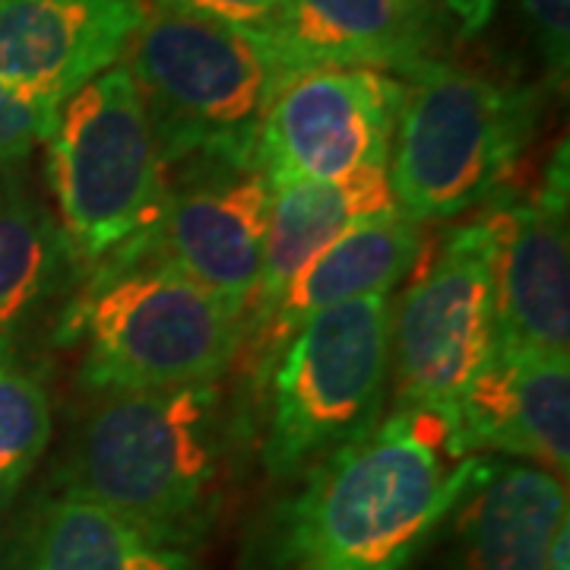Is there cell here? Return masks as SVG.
Instances as JSON below:
<instances>
[{
	"instance_id": "cell-1",
	"label": "cell",
	"mask_w": 570,
	"mask_h": 570,
	"mask_svg": "<svg viewBox=\"0 0 570 570\" xmlns=\"http://www.w3.org/2000/svg\"><path fill=\"white\" fill-rule=\"evenodd\" d=\"M485 466L456 415L393 409L307 469L269 527L266 568L409 570Z\"/></svg>"
},
{
	"instance_id": "cell-2",
	"label": "cell",
	"mask_w": 570,
	"mask_h": 570,
	"mask_svg": "<svg viewBox=\"0 0 570 570\" xmlns=\"http://www.w3.org/2000/svg\"><path fill=\"white\" fill-rule=\"evenodd\" d=\"M216 384L108 393L73 434L58 491L118 513L168 549L204 539L223 485Z\"/></svg>"
},
{
	"instance_id": "cell-3",
	"label": "cell",
	"mask_w": 570,
	"mask_h": 570,
	"mask_svg": "<svg viewBox=\"0 0 570 570\" xmlns=\"http://www.w3.org/2000/svg\"><path fill=\"white\" fill-rule=\"evenodd\" d=\"M124 67L165 171L254 168L261 124L285 80L266 39L146 7Z\"/></svg>"
},
{
	"instance_id": "cell-4",
	"label": "cell",
	"mask_w": 570,
	"mask_h": 570,
	"mask_svg": "<svg viewBox=\"0 0 570 570\" xmlns=\"http://www.w3.org/2000/svg\"><path fill=\"white\" fill-rule=\"evenodd\" d=\"M58 340L82 343L92 393L197 387L235 365L245 317L168 266L108 257L67 305Z\"/></svg>"
},
{
	"instance_id": "cell-5",
	"label": "cell",
	"mask_w": 570,
	"mask_h": 570,
	"mask_svg": "<svg viewBox=\"0 0 570 570\" xmlns=\"http://www.w3.org/2000/svg\"><path fill=\"white\" fill-rule=\"evenodd\" d=\"M535 121V89L441 61L412 70L387 165L400 213L428 225L489 204L523 156Z\"/></svg>"
},
{
	"instance_id": "cell-6",
	"label": "cell",
	"mask_w": 570,
	"mask_h": 570,
	"mask_svg": "<svg viewBox=\"0 0 570 570\" xmlns=\"http://www.w3.org/2000/svg\"><path fill=\"white\" fill-rule=\"evenodd\" d=\"M393 298L367 295L314 314L269 371L264 466L305 475L333 450L381 422L390 381Z\"/></svg>"
},
{
	"instance_id": "cell-7",
	"label": "cell",
	"mask_w": 570,
	"mask_h": 570,
	"mask_svg": "<svg viewBox=\"0 0 570 570\" xmlns=\"http://www.w3.org/2000/svg\"><path fill=\"white\" fill-rule=\"evenodd\" d=\"M48 171L73 261L99 266L140 235L165 200V165L137 86L118 63L61 108Z\"/></svg>"
},
{
	"instance_id": "cell-8",
	"label": "cell",
	"mask_w": 570,
	"mask_h": 570,
	"mask_svg": "<svg viewBox=\"0 0 570 570\" xmlns=\"http://www.w3.org/2000/svg\"><path fill=\"white\" fill-rule=\"evenodd\" d=\"M494 254L491 209L450 232L393 311L390 377L393 409L456 415L463 393L494 348Z\"/></svg>"
},
{
	"instance_id": "cell-9",
	"label": "cell",
	"mask_w": 570,
	"mask_h": 570,
	"mask_svg": "<svg viewBox=\"0 0 570 570\" xmlns=\"http://www.w3.org/2000/svg\"><path fill=\"white\" fill-rule=\"evenodd\" d=\"M406 80L365 67L288 73L266 108L254 168L276 190L387 168Z\"/></svg>"
},
{
	"instance_id": "cell-10",
	"label": "cell",
	"mask_w": 570,
	"mask_h": 570,
	"mask_svg": "<svg viewBox=\"0 0 570 570\" xmlns=\"http://www.w3.org/2000/svg\"><path fill=\"white\" fill-rule=\"evenodd\" d=\"M187 171L181 184L165 181L153 223L108 257L168 266L247 321L264 266L273 187L257 168Z\"/></svg>"
},
{
	"instance_id": "cell-11",
	"label": "cell",
	"mask_w": 570,
	"mask_h": 570,
	"mask_svg": "<svg viewBox=\"0 0 570 570\" xmlns=\"http://www.w3.org/2000/svg\"><path fill=\"white\" fill-rule=\"evenodd\" d=\"M568 184V146H561L535 197L491 206L494 346L570 358Z\"/></svg>"
},
{
	"instance_id": "cell-12",
	"label": "cell",
	"mask_w": 570,
	"mask_h": 570,
	"mask_svg": "<svg viewBox=\"0 0 570 570\" xmlns=\"http://www.w3.org/2000/svg\"><path fill=\"white\" fill-rule=\"evenodd\" d=\"M146 0H0V82L51 118L118 67Z\"/></svg>"
},
{
	"instance_id": "cell-13",
	"label": "cell",
	"mask_w": 570,
	"mask_h": 570,
	"mask_svg": "<svg viewBox=\"0 0 570 570\" xmlns=\"http://www.w3.org/2000/svg\"><path fill=\"white\" fill-rule=\"evenodd\" d=\"M422 247H425L422 225L406 219L403 213L367 219L324 247L292 279L264 324L245 333L238 358L247 377L266 384L285 343L314 314L367 295H390L425 257Z\"/></svg>"
},
{
	"instance_id": "cell-14",
	"label": "cell",
	"mask_w": 570,
	"mask_h": 570,
	"mask_svg": "<svg viewBox=\"0 0 570 570\" xmlns=\"http://www.w3.org/2000/svg\"><path fill=\"white\" fill-rule=\"evenodd\" d=\"M472 453H508L568 479L570 358L523 348H491L456 406Z\"/></svg>"
},
{
	"instance_id": "cell-15",
	"label": "cell",
	"mask_w": 570,
	"mask_h": 570,
	"mask_svg": "<svg viewBox=\"0 0 570 570\" xmlns=\"http://www.w3.org/2000/svg\"><path fill=\"white\" fill-rule=\"evenodd\" d=\"M285 77L311 67L412 73L434 61L438 20L428 0H288L266 41Z\"/></svg>"
},
{
	"instance_id": "cell-16",
	"label": "cell",
	"mask_w": 570,
	"mask_h": 570,
	"mask_svg": "<svg viewBox=\"0 0 570 570\" xmlns=\"http://www.w3.org/2000/svg\"><path fill=\"white\" fill-rule=\"evenodd\" d=\"M450 520L456 570H549L568 489L549 469L489 460Z\"/></svg>"
},
{
	"instance_id": "cell-17",
	"label": "cell",
	"mask_w": 570,
	"mask_h": 570,
	"mask_svg": "<svg viewBox=\"0 0 570 570\" xmlns=\"http://www.w3.org/2000/svg\"><path fill=\"white\" fill-rule=\"evenodd\" d=\"M390 213H400V206L387 168H371L336 181H295L276 187L269 200L264 266L250 298L245 333L257 330L273 314L307 261H314L355 225Z\"/></svg>"
},
{
	"instance_id": "cell-18",
	"label": "cell",
	"mask_w": 570,
	"mask_h": 570,
	"mask_svg": "<svg viewBox=\"0 0 570 570\" xmlns=\"http://www.w3.org/2000/svg\"><path fill=\"white\" fill-rule=\"evenodd\" d=\"M10 570H194L181 549H168L118 513L77 494L45 501L22 527Z\"/></svg>"
},
{
	"instance_id": "cell-19",
	"label": "cell",
	"mask_w": 570,
	"mask_h": 570,
	"mask_svg": "<svg viewBox=\"0 0 570 570\" xmlns=\"http://www.w3.org/2000/svg\"><path fill=\"white\" fill-rule=\"evenodd\" d=\"M70 261L61 225L41 206H0V343L45 302Z\"/></svg>"
},
{
	"instance_id": "cell-20",
	"label": "cell",
	"mask_w": 570,
	"mask_h": 570,
	"mask_svg": "<svg viewBox=\"0 0 570 570\" xmlns=\"http://www.w3.org/2000/svg\"><path fill=\"white\" fill-rule=\"evenodd\" d=\"M51 441V403L39 377L0 362V508L39 466Z\"/></svg>"
},
{
	"instance_id": "cell-21",
	"label": "cell",
	"mask_w": 570,
	"mask_h": 570,
	"mask_svg": "<svg viewBox=\"0 0 570 570\" xmlns=\"http://www.w3.org/2000/svg\"><path fill=\"white\" fill-rule=\"evenodd\" d=\"M153 3L171 13L228 26V29L261 36L266 41L279 29L285 7H288V0H153Z\"/></svg>"
},
{
	"instance_id": "cell-22",
	"label": "cell",
	"mask_w": 570,
	"mask_h": 570,
	"mask_svg": "<svg viewBox=\"0 0 570 570\" xmlns=\"http://www.w3.org/2000/svg\"><path fill=\"white\" fill-rule=\"evenodd\" d=\"M55 127L58 118H51L39 105L22 99L0 82V165L26 159L36 149V142H48Z\"/></svg>"
},
{
	"instance_id": "cell-23",
	"label": "cell",
	"mask_w": 570,
	"mask_h": 570,
	"mask_svg": "<svg viewBox=\"0 0 570 570\" xmlns=\"http://www.w3.org/2000/svg\"><path fill=\"white\" fill-rule=\"evenodd\" d=\"M535 41L554 73H568L570 0H523Z\"/></svg>"
},
{
	"instance_id": "cell-24",
	"label": "cell",
	"mask_w": 570,
	"mask_h": 570,
	"mask_svg": "<svg viewBox=\"0 0 570 570\" xmlns=\"http://www.w3.org/2000/svg\"><path fill=\"white\" fill-rule=\"evenodd\" d=\"M549 570H570V527L564 523L554 546H551V558H549Z\"/></svg>"
}]
</instances>
